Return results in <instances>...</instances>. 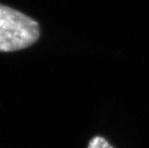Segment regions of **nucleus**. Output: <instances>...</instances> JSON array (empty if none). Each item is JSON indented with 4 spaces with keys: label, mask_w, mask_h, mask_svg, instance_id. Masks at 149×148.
Here are the masks:
<instances>
[{
    "label": "nucleus",
    "mask_w": 149,
    "mask_h": 148,
    "mask_svg": "<svg viewBox=\"0 0 149 148\" xmlns=\"http://www.w3.org/2000/svg\"><path fill=\"white\" fill-rule=\"evenodd\" d=\"M36 21L11 7L0 5V52L26 48L39 38Z\"/></svg>",
    "instance_id": "f257e3e1"
},
{
    "label": "nucleus",
    "mask_w": 149,
    "mask_h": 148,
    "mask_svg": "<svg viewBox=\"0 0 149 148\" xmlns=\"http://www.w3.org/2000/svg\"><path fill=\"white\" fill-rule=\"evenodd\" d=\"M88 148H114V147L104 138L97 136L89 141Z\"/></svg>",
    "instance_id": "f03ea898"
}]
</instances>
